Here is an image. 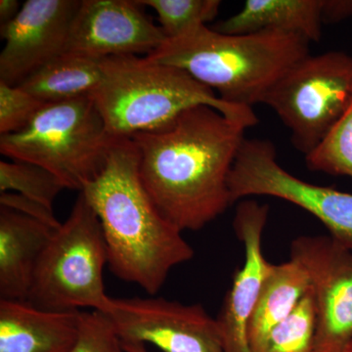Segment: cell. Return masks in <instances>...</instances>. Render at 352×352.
I'll list each match as a JSON object with an SVG mask.
<instances>
[{
    "instance_id": "1",
    "label": "cell",
    "mask_w": 352,
    "mask_h": 352,
    "mask_svg": "<svg viewBox=\"0 0 352 352\" xmlns=\"http://www.w3.org/2000/svg\"><path fill=\"white\" fill-rule=\"evenodd\" d=\"M245 127L210 106L131 138L139 173L157 210L180 231H197L232 205L229 176Z\"/></svg>"
},
{
    "instance_id": "2",
    "label": "cell",
    "mask_w": 352,
    "mask_h": 352,
    "mask_svg": "<svg viewBox=\"0 0 352 352\" xmlns=\"http://www.w3.org/2000/svg\"><path fill=\"white\" fill-rule=\"evenodd\" d=\"M80 193L100 220L109 268L122 281L156 295L173 267L194 258L182 231L146 191L131 138L116 139L103 170Z\"/></svg>"
},
{
    "instance_id": "3",
    "label": "cell",
    "mask_w": 352,
    "mask_h": 352,
    "mask_svg": "<svg viewBox=\"0 0 352 352\" xmlns=\"http://www.w3.org/2000/svg\"><path fill=\"white\" fill-rule=\"evenodd\" d=\"M309 43L283 32L226 34L201 25L166 39L145 57L182 69L226 103L252 108L292 66L309 55Z\"/></svg>"
},
{
    "instance_id": "4",
    "label": "cell",
    "mask_w": 352,
    "mask_h": 352,
    "mask_svg": "<svg viewBox=\"0 0 352 352\" xmlns=\"http://www.w3.org/2000/svg\"><path fill=\"white\" fill-rule=\"evenodd\" d=\"M104 76L89 95L113 138L163 129L185 111L210 106L245 129L256 126L252 108L226 103L186 72L147 58L103 60Z\"/></svg>"
},
{
    "instance_id": "5",
    "label": "cell",
    "mask_w": 352,
    "mask_h": 352,
    "mask_svg": "<svg viewBox=\"0 0 352 352\" xmlns=\"http://www.w3.org/2000/svg\"><path fill=\"white\" fill-rule=\"evenodd\" d=\"M115 140L88 95L45 104L24 129L0 136V153L43 166L80 192L103 170Z\"/></svg>"
},
{
    "instance_id": "6",
    "label": "cell",
    "mask_w": 352,
    "mask_h": 352,
    "mask_svg": "<svg viewBox=\"0 0 352 352\" xmlns=\"http://www.w3.org/2000/svg\"><path fill=\"white\" fill-rule=\"evenodd\" d=\"M106 264L100 220L80 193L39 258L27 302L53 311L91 308L105 312L112 298L103 281Z\"/></svg>"
},
{
    "instance_id": "7",
    "label": "cell",
    "mask_w": 352,
    "mask_h": 352,
    "mask_svg": "<svg viewBox=\"0 0 352 352\" xmlns=\"http://www.w3.org/2000/svg\"><path fill=\"white\" fill-rule=\"evenodd\" d=\"M352 101V57L342 51L307 55L263 97L307 156L327 138Z\"/></svg>"
},
{
    "instance_id": "8",
    "label": "cell",
    "mask_w": 352,
    "mask_h": 352,
    "mask_svg": "<svg viewBox=\"0 0 352 352\" xmlns=\"http://www.w3.org/2000/svg\"><path fill=\"white\" fill-rule=\"evenodd\" d=\"M232 203L251 196L281 199L307 210L352 251V194L303 182L277 162L273 143L245 138L229 176Z\"/></svg>"
},
{
    "instance_id": "9",
    "label": "cell",
    "mask_w": 352,
    "mask_h": 352,
    "mask_svg": "<svg viewBox=\"0 0 352 352\" xmlns=\"http://www.w3.org/2000/svg\"><path fill=\"white\" fill-rule=\"evenodd\" d=\"M124 344H150L163 352H226L217 318L203 305L164 298H111L103 312Z\"/></svg>"
},
{
    "instance_id": "10",
    "label": "cell",
    "mask_w": 352,
    "mask_h": 352,
    "mask_svg": "<svg viewBox=\"0 0 352 352\" xmlns=\"http://www.w3.org/2000/svg\"><path fill=\"white\" fill-rule=\"evenodd\" d=\"M291 258L307 270L315 303V352H346L352 342V251L331 236H300Z\"/></svg>"
},
{
    "instance_id": "11",
    "label": "cell",
    "mask_w": 352,
    "mask_h": 352,
    "mask_svg": "<svg viewBox=\"0 0 352 352\" xmlns=\"http://www.w3.org/2000/svg\"><path fill=\"white\" fill-rule=\"evenodd\" d=\"M139 6L131 0H82L64 54L95 60L151 54L168 38Z\"/></svg>"
},
{
    "instance_id": "12",
    "label": "cell",
    "mask_w": 352,
    "mask_h": 352,
    "mask_svg": "<svg viewBox=\"0 0 352 352\" xmlns=\"http://www.w3.org/2000/svg\"><path fill=\"white\" fill-rule=\"evenodd\" d=\"M78 0H28L0 28L6 45L0 54V82L18 87L66 50Z\"/></svg>"
},
{
    "instance_id": "13",
    "label": "cell",
    "mask_w": 352,
    "mask_h": 352,
    "mask_svg": "<svg viewBox=\"0 0 352 352\" xmlns=\"http://www.w3.org/2000/svg\"><path fill=\"white\" fill-rule=\"evenodd\" d=\"M270 208L252 200L241 201L233 226L244 245L245 261L234 274L217 320L226 352H252L248 327L265 277L272 263L263 252V235Z\"/></svg>"
},
{
    "instance_id": "14",
    "label": "cell",
    "mask_w": 352,
    "mask_h": 352,
    "mask_svg": "<svg viewBox=\"0 0 352 352\" xmlns=\"http://www.w3.org/2000/svg\"><path fill=\"white\" fill-rule=\"evenodd\" d=\"M80 314L0 300V352H69L78 338Z\"/></svg>"
},
{
    "instance_id": "15",
    "label": "cell",
    "mask_w": 352,
    "mask_h": 352,
    "mask_svg": "<svg viewBox=\"0 0 352 352\" xmlns=\"http://www.w3.org/2000/svg\"><path fill=\"white\" fill-rule=\"evenodd\" d=\"M55 230L0 207V300H27L39 258Z\"/></svg>"
},
{
    "instance_id": "16",
    "label": "cell",
    "mask_w": 352,
    "mask_h": 352,
    "mask_svg": "<svg viewBox=\"0 0 352 352\" xmlns=\"http://www.w3.org/2000/svg\"><path fill=\"white\" fill-rule=\"evenodd\" d=\"M311 289L309 274L298 261L291 258L272 264L248 327L252 352L265 351L271 333L293 314Z\"/></svg>"
},
{
    "instance_id": "17",
    "label": "cell",
    "mask_w": 352,
    "mask_h": 352,
    "mask_svg": "<svg viewBox=\"0 0 352 352\" xmlns=\"http://www.w3.org/2000/svg\"><path fill=\"white\" fill-rule=\"evenodd\" d=\"M322 0H247L239 12L212 29L226 34L278 31L311 41L322 36Z\"/></svg>"
},
{
    "instance_id": "18",
    "label": "cell",
    "mask_w": 352,
    "mask_h": 352,
    "mask_svg": "<svg viewBox=\"0 0 352 352\" xmlns=\"http://www.w3.org/2000/svg\"><path fill=\"white\" fill-rule=\"evenodd\" d=\"M103 60L63 54L34 72L18 87L45 104L88 96L103 80Z\"/></svg>"
},
{
    "instance_id": "19",
    "label": "cell",
    "mask_w": 352,
    "mask_h": 352,
    "mask_svg": "<svg viewBox=\"0 0 352 352\" xmlns=\"http://www.w3.org/2000/svg\"><path fill=\"white\" fill-rule=\"evenodd\" d=\"M64 189L63 182L43 166L13 160L0 162V193H18L53 210Z\"/></svg>"
},
{
    "instance_id": "20",
    "label": "cell",
    "mask_w": 352,
    "mask_h": 352,
    "mask_svg": "<svg viewBox=\"0 0 352 352\" xmlns=\"http://www.w3.org/2000/svg\"><path fill=\"white\" fill-rule=\"evenodd\" d=\"M139 6L157 13L160 27L166 38L182 36L201 25H207L219 15V0H138Z\"/></svg>"
},
{
    "instance_id": "21",
    "label": "cell",
    "mask_w": 352,
    "mask_h": 352,
    "mask_svg": "<svg viewBox=\"0 0 352 352\" xmlns=\"http://www.w3.org/2000/svg\"><path fill=\"white\" fill-rule=\"evenodd\" d=\"M305 163L310 170L352 178V101L327 138L305 156Z\"/></svg>"
},
{
    "instance_id": "22",
    "label": "cell",
    "mask_w": 352,
    "mask_h": 352,
    "mask_svg": "<svg viewBox=\"0 0 352 352\" xmlns=\"http://www.w3.org/2000/svg\"><path fill=\"white\" fill-rule=\"evenodd\" d=\"M264 352H315L314 289L302 298L293 314L273 331Z\"/></svg>"
},
{
    "instance_id": "23",
    "label": "cell",
    "mask_w": 352,
    "mask_h": 352,
    "mask_svg": "<svg viewBox=\"0 0 352 352\" xmlns=\"http://www.w3.org/2000/svg\"><path fill=\"white\" fill-rule=\"evenodd\" d=\"M69 352H127L112 321L98 310L82 311L78 335Z\"/></svg>"
},
{
    "instance_id": "24",
    "label": "cell",
    "mask_w": 352,
    "mask_h": 352,
    "mask_svg": "<svg viewBox=\"0 0 352 352\" xmlns=\"http://www.w3.org/2000/svg\"><path fill=\"white\" fill-rule=\"evenodd\" d=\"M44 102L20 87L0 82V134L16 133L29 126Z\"/></svg>"
},
{
    "instance_id": "25",
    "label": "cell",
    "mask_w": 352,
    "mask_h": 352,
    "mask_svg": "<svg viewBox=\"0 0 352 352\" xmlns=\"http://www.w3.org/2000/svg\"><path fill=\"white\" fill-rule=\"evenodd\" d=\"M0 207L10 208L28 215L53 229L59 228L62 224L58 221L52 208L46 207L38 201L27 198L18 193H13V192L0 193Z\"/></svg>"
},
{
    "instance_id": "26",
    "label": "cell",
    "mask_w": 352,
    "mask_h": 352,
    "mask_svg": "<svg viewBox=\"0 0 352 352\" xmlns=\"http://www.w3.org/2000/svg\"><path fill=\"white\" fill-rule=\"evenodd\" d=\"M352 17V0H322V21L333 24Z\"/></svg>"
},
{
    "instance_id": "27",
    "label": "cell",
    "mask_w": 352,
    "mask_h": 352,
    "mask_svg": "<svg viewBox=\"0 0 352 352\" xmlns=\"http://www.w3.org/2000/svg\"><path fill=\"white\" fill-rule=\"evenodd\" d=\"M22 6L17 0H0V22L2 25L12 21L18 13L20 12Z\"/></svg>"
},
{
    "instance_id": "28",
    "label": "cell",
    "mask_w": 352,
    "mask_h": 352,
    "mask_svg": "<svg viewBox=\"0 0 352 352\" xmlns=\"http://www.w3.org/2000/svg\"><path fill=\"white\" fill-rule=\"evenodd\" d=\"M124 346L127 352H149L146 349L144 344H124Z\"/></svg>"
},
{
    "instance_id": "29",
    "label": "cell",
    "mask_w": 352,
    "mask_h": 352,
    "mask_svg": "<svg viewBox=\"0 0 352 352\" xmlns=\"http://www.w3.org/2000/svg\"><path fill=\"white\" fill-rule=\"evenodd\" d=\"M346 352H352V342L349 344V346H347Z\"/></svg>"
}]
</instances>
